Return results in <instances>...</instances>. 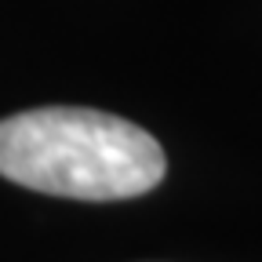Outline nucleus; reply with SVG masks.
Here are the masks:
<instances>
[{"instance_id": "1", "label": "nucleus", "mask_w": 262, "mask_h": 262, "mask_svg": "<svg viewBox=\"0 0 262 262\" xmlns=\"http://www.w3.org/2000/svg\"><path fill=\"white\" fill-rule=\"evenodd\" d=\"M168 160L146 127L102 110L48 106L0 120V175L70 201H127L160 186Z\"/></svg>"}]
</instances>
